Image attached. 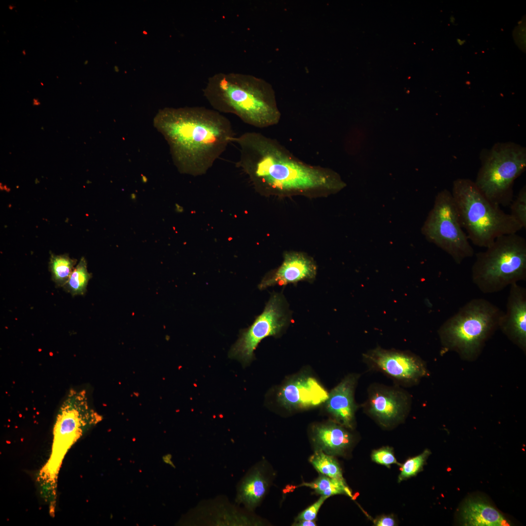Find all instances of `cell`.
Returning a JSON list of instances; mask_svg holds the SVG:
<instances>
[{
  "label": "cell",
  "mask_w": 526,
  "mask_h": 526,
  "mask_svg": "<svg viewBox=\"0 0 526 526\" xmlns=\"http://www.w3.org/2000/svg\"><path fill=\"white\" fill-rule=\"evenodd\" d=\"M238 164L254 183L265 189L282 194L333 193L345 186L333 171L307 164L296 157L276 139L255 132L235 136Z\"/></svg>",
  "instance_id": "obj_1"
},
{
  "label": "cell",
  "mask_w": 526,
  "mask_h": 526,
  "mask_svg": "<svg viewBox=\"0 0 526 526\" xmlns=\"http://www.w3.org/2000/svg\"><path fill=\"white\" fill-rule=\"evenodd\" d=\"M153 124L167 141L178 169L194 175L205 173L235 137L227 117L202 106L165 109Z\"/></svg>",
  "instance_id": "obj_2"
},
{
  "label": "cell",
  "mask_w": 526,
  "mask_h": 526,
  "mask_svg": "<svg viewBox=\"0 0 526 526\" xmlns=\"http://www.w3.org/2000/svg\"><path fill=\"white\" fill-rule=\"evenodd\" d=\"M203 95L213 109L233 114L257 128L277 125L282 114L275 92L265 80L239 73H218L210 76Z\"/></svg>",
  "instance_id": "obj_3"
},
{
  "label": "cell",
  "mask_w": 526,
  "mask_h": 526,
  "mask_svg": "<svg viewBox=\"0 0 526 526\" xmlns=\"http://www.w3.org/2000/svg\"><path fill=\"white\" fill-rule=\"evenodd\" d=\"M460 221L469 240L487 248L499 237L523 228L510 214L488 200L469 179L454 181L451 192Z\"/></svg>",
  "instance_id": "obj_4"
},
{
  "label": "cell",
  "mask_w": 526,
  "mask_h": 526,
  "mask_svg": "<svg viewBox=\"0 0 526 526\" xmlns=\"http://www.w3.org/2000/svg\"><path fill=\"white\" fill-rule=\"evenodd\" d=\"M503 313L486 299L470 300L440 327L438 335L442 345L464 358L475 357L486 340L499 329Z\"/></svg>",
  "instance_id": "obj_5"
},
{
  "label": "cell",
  "mask_w": 526,
  "mask_h": 526,
  "mask_svg": "<svg viewBox=\"0 0 526 526\" xmlns=\"http://www.w3.org/2000/svg\"><path fill=\"white\" fill-rule=\"evenodd\" d=\"M476 254L471 268L473 282L483 293L498 292L526 280V240L517 233L498 237Z\"/></svg>",
  "instance_id": "obj_6"
},
{
  "label": "cell",
  "mask_w": 526,
  "mask_h": 526,
  "mask_svg": "<svg viewBox=\"0 0 526 526\" xmlns=\"http://www.w3.org/2000/svg\"><path fill=\"white\" fill-rule=\"evenodd\" d=\"M526 168L525 148L512 143H497L486 155L477 173L476 187L491 202L509 206L513 184Z\"/></svg>",
  "instance_id": "obj_7"
},
{
  "label": "cell",
  "mask_w": 526,
  "mask_h": 526,
  "mask_svg": "<svg viewBox=\"0 0 526 526\" xmlns=\"http://www.w3.org/2000/svg\"><path fill=\"white\" fill-rule=\"evenodd\" d=\"M421 232L426 239L448 254L457 263L474 253L462 226L451 192L444 189L436 195Z\"/></svg>",
  "instance_id": "obj_8"
},
{
  "label": "cell",
  "mask_w": 526,
  "mask_h": 526,
  "mask_svg": "<svg viewBox=\"0 0 526 526\" xmlns=\"http://www.w3.org/2000/svg\"><path fill=\"white\" fill-rule=\"evenodd\" d=\"M84 391L70 390L58 412L53 430L52 451L45 468L57 474L68 450L95 421Z\"/></svg>",
  "instance_id": "obj_9"
},
{
  "label": "cell",
  "mask_w": 526,
  "mask_h": 526,
  "mask_svg": "<svg viewBox=\"0 0 526 526\" xmlns=\"http://www.w3.org/2000/svg\"><path fill=\"white\" fill-rule=\"evenodd\" d=\"M290 319L283 296L272 293L263 312L249 327L241 331L229 350V357L238 360L244 367L248 365L253 359L254 352L262 340L280 335Z\"/></svg>",
  "instance_id": "obj_10"
},
{
  "label": "cell",
  "mask_w": 526,
  "mask_h": 526,
  "mask_svg": "<svg viewBox=\"0 0 526 526\" xmlns=\"http://www.w3.org/2000/svg\"><path fill=\"white\" fill-rule=\"evenodd\" d=\"M363 359L371 370L403 386L414 385L427 375L425 363L410 352L376 347L364 353Z\"/></svg>",
  "instance_id": "obj_11"
},
{
  "label": "cell",
  "mask_w": 526,
  "mask_h": 526,
  "mask_svg": "<svg viewBox=\"0 0 526 526\" xmlns=\"http://www.w3.org/2000/svg\"><path fill=\"white\" fill-rule=\"evenodd\" d=\"M364 411L385 427L404 419L411 406L410 394L398 386L374 383L369 386Z\"/></svg>",
  "instance_id": "obj_12"
},
{
  "label": "cell",
  "mask_w": 526,
  "mask_h": 526,
  "mask_svg": "<svg viewBox=\"0 0 526 526\" xmlns=\"http://www.w3.org/2000/svg\"><path fill=\"white\" fill-rule=\"evenodd\" d=\"M506 311L499 324L501 331L524 351L526 349V290L517 283L510 285Z\"/></svg>",
  "instance_id": "obj_13"
},
{
  "label": "cell",
  "mask_w": 526,
  "mask_h": 526,
  "mask_svg": "<svg viewBox=\"0 0 526 526\" xmlns=\"http://www.w3.org/2000/svg\"><path fill=\"white\" fill-rule=\"evenodd\" d=\"M317 267L311 258L300 252L284 254L281 266L265 276L259 284L263 290L275 285H284L300 281L312 282L315 279Z\"/></svg>",
  "instance_id": "obj_14"
},
{
  "label": "cell",
  "mask_w": 526,
  "mask_h": 526,
  "mask_svg": "<svg viewBox=\"0 0 526 526\" xmlns=\"http://www.w3.org/2000/svg\"><path fill=\"white\" fill-rule=\"evenodd\" d=\"M329 393L314 377L302 376L289 381L278 394L279 402L288 408H307L325 402Z\"/></svg>",
  "instance_id": "obj_15"
},
{
  "label": "cell",
  "mask_w": 526,
  "mask_h": 526,
  "mask_svg": "<svg viewBox=\"0 0 526 526\" xmlns=\"http://www.w3.org/2000/svg\"><path fill=\"white\" fill-rule=\"evenodd\" d=\"M359 376H346L329 393L326 408L335 422L346 428L354 426L355 414L357 406L354 399V392Z\"/></svg>",
  "instance_id": "obj_16"
},
{
  "label": "cell",
  "mask_w": 526,
  "mask_h": 526,
  "mask_svg": "<svg viewBox=\"0 0 526 526\" xmlns=\"http://www.w3.org/2000/svg\"><path fill=\"white\" fill-rule=\"evenodd\" d=\"M313 440L317 450L331 455H340L351 446L353 436L346 427L335 422L316 426Z\"/></svg>",
  "instance_id": "obj_17"
},
{
  "label": "cell",
  "mask_w": 526,
  "mask_h": 526,
  "mask_svg": "<svg viewBox=\"0 0 526 526\" xmlns=\"http://www.w3.org/2000/svg\"><path fill=\"white\" fill-rule=\"evenodd\" d=\"M463 524L470 526H506L509 523L494 507L477 498L470 499L462 507Z\"/></svg>",
  "instance_id": "obj_18"
},
{
  "label": "cell",
  "mask_w": 526,
  "mask_h": 526,
  "mask_svg": "<svg viewBox=\"0 0 526 526\" xmlns=\"http://www.w3.org/2000/svg\"><path fill=\"white\" fill-rule=\"evenodd\" d=\"M268 480L260 470L256 469L241 482L238 491V499L247 507L253 508L265 495Z\"/></svg>",
  "instance_id": "obj_19"
},
{
  "label": "cell",
  "mask_w": 526,
  "mask_h": 526,
  "mask_svg": "<svg viewBox=\"0 0 526 526\" xmlns=\"http://www.w3.org/2000/svg\"><path fill=\"white\" fill-rule=\"evenodd\" d=\"M76 260L68 254L50 253L49 269L51 278L56 287H63L69 280L76 263Z\"/></svg>",
  "instance_id": "obj_20"
},
{
  "label": "cell",
  "mask_w": 526,
  "mask_h": 526,
  "mask_svg": "<svg viewBox=\"0 0 526 526\" xmlns=\"http://www.w3.org/2000/svg\"><path fill=\"white\" fill-rule=\"evenodd\" d=\"M301 486L310 488L317 493L326 498L337 494L353 497L352 492L344 479L332 478L321 474L314 481L303 483Z\"/></svg>",
  "instance_id": "obj_21"
},
{
  "label": "cell",
  "mask_w": 526,
  "mask_h": 526,
  "mask_svg": "<svg viewBox=\"0 0 526 526\" xmlns=\"http://www.w3.org/2000/svg\"><path fill=\"white\" fill-rule=\"evenodd\" d=\"M92 274L87 270V263L82 257L75 266L67 283L62 287L72 296L84 295Z\"/></svg>",
  "instance_id": "obj_22"
},
{
  "label": "cell",
  "mask_w": 526,
  "mask_h": 526,
  "mask_svg": "<svg viewBox=\"0 0 526 526\" xmlns=\"http://www.w3.org/2000/svg\"><path fill=\"white\" fill-rule=\"evenodd\" d=\"M309 461L321 474L330 477L343 479L339 465L332 455L317 450L311 456Z\"/></svg>",
  "instance_id": "obj_23"
},
{
  "label": "cell",
  "mask_w": 526,
  "mask_h": 526,
  "mask_svg": "<svg viewBox=\"0 0 526 526\" xmlns=\"http://www.w3.org/2000/svg\"><path fill=\"white\" fill-rule=\"evenodd\" d=\"M430 454V451L426 450L420 454L407 460L401 466L398 481H402L418 473L422 470Z\"/></svg>",
  "instance_id": "obj_24"
},
{
  "label": "cell",
  "mask_w": 526,
  "mask_h": 526,
  "mask_svg": "<svg viewBox=\"0 0 526 526\" xmlns=\"http://www.w3.org/2000/svg\"><path fill=\"white\" fill-rule=\"evenodd\" d=\"M509 213L521 225L526 227V187L524 186L510 205Z\"/></svg>",
  "instance_id": "obj_25"
},
{
  "label": "cell",
  "mask_w": 526,
  "mask_h": 526,
  "mask_svg": "<svg viewBox=\"0 0 526 526\" xmlns=\"http://www.w3.org/2000/svg\"><path fill=\"white\" fill-rule=\"evenodd\" d=\"M373 461L378 464L389 467L393 464H397L392 449L384 447L374 451L371 455Z\"/></svg>",
  "instance_id": "obj_26"
},
{
  "label": "cell",
  "mask_w": 526,
  "mask_h": 526,
  "mask_svg": "<svg viewBox=\"0 0 526 526\" xmlns=\"http://www.w3.org/2000/svg\"><path fill=\"white\" fill-rule=\"evenodd\" d=\"M327 498L322 496L316 502L302 511L297 518L296 520H306L314 521L317 517L318 511Z\"/></svg>",
  "instance_id": "obj_27"
},
{
  "label": "cell",
  "mask_w": 526,
  "mask_h": 526,
  "mask_svg": "<svg viewBox=\"0 0 526 526\" xmlns=\"http://www.w3.org/2000/svg\"><path fill=\"white\" fill-rule=\"evenodd\" d=\"M374 524L377 526H393L395 525V521L391 515H383L377 518Z\"/></svg>",
  "instance_id": "obj_28"
},
{
  "label": "cell",
  "mask_w": 526,
  "mask_h": 526,
  "mask_svg": "<svg viewBox=\"0 0 526 526\" xmlns=\"http://www.w3.org/2000/svg\"><path fill=\"white\" fill-rule=\"evenodd\" d=\"M294 526H315L316 524L315 521L306 520H296Z\"/></svg>",
  "instance_id": "obj_29"
},
{
  "label": "cell",
  "mask_w": 526,
  "mask_h": 526,
  "mask_svg": "<svg viewBox=\"0 0 526 526\" xmlns=\"http://www.w3.org/2000/svg\"><path fill=\"white\" fill-rule=\"evenodd\" d=\"M457 42L459 45H462L465 42V40H462L460 39H457Z\"/></svg>",
  "instance_id": "obj_30"
},
{
  "label": "cell",
  "mask_w": 526,
  "mask_h": 526,
  "mask_svg": "<svg viewBox=\"0 0 526 526\" xmlns=\"http://www.w3.org/2000/svg\"><path fill=\"white\" fill-rule=\"evenodd\" d=\"M450 21H451V23H452V24H454V22H455V18H454V17H453V16H451V17H450Z\"/></svg>",
  "instance_id": "obj_31"
},
{
  "label": "cell",
  "mask_w": 526,
  "mask_h": 526,
  "mask_svg": "<svg viewBox=\"0 0 526 526\" xmlns=\"http://www.w3.org/2000/svg\"><path fill=\"white\" fill-rule=\"evenodd\" d=\"M22 54H23L24 55H25V54H26V53H25V50H23V51H22Z\"/></svg>",
  "instance_id": "obj_32"
},
{
  "label": "cell",
  "mask_w": 526,
  "mask_h": 526,
  "mask_svg": "<svg viewBox=\"0 0 526 526\" xmlns=\"http://www.w3.org/2000/svg\"><path fill=\"white\" fill-rule=\"evenodd\" d=\"M87 62H88V61H87L86 60V61H85V62H84V64H86L87 63Z\"/></svg>",
  "instance_id": "obj_33"
}]
</instances>
